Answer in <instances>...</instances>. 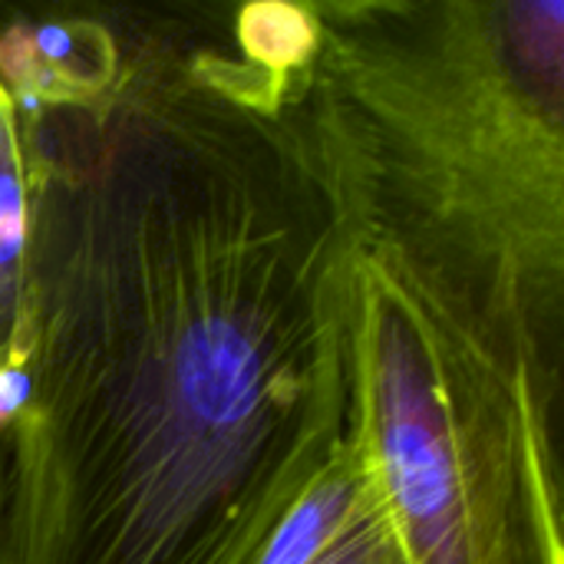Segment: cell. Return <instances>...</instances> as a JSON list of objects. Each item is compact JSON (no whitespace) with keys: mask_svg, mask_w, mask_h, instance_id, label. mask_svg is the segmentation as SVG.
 Here are the masks:
<instances>
[{"mask_svg":"<svg viewBox=\"0 0 564 564\" xmlns=\"http://www.w3.org/2000/svg\"><path fill=\"white\" fill-rule=\"evenodd\" d=\"M350 433L410 564H564V393L350 248Z\"/></svg>","mask_w":564,"mask_h":564,"instance_id":"obj_3","label":"cell"},{"mask_svg":"<svg viewBox=\"0 0 564 564\" xmlns=\"http://www.w3.org/2000/svg\"><path fill=\"white\" fill-rule=\"evenodd\" d=\"M36 169V109L13 86L0 53V377L17 330L20 271Z\"/></svg>","mask_w":564,"mask_h":564,"instance_id":"obj_4","label":"cell"},{"mask_svg":"<svg viewBox=\"0 0 564 564\" xmlns=\"http://www.w3.org/2000/svg\"><path fill=\"white\" fill-rule=\"evenodd\" d=\"M311 564H410L387 512L380 509L373 486L367 489L357 512L347 519V525L337 532V539Z\"/></svg>","mask_w":564,"mask_h":564,"instance_id":"obj_5","label":"cell"},{"mask_svg":"<svg viewBox=\"0 0 564 564\" xmlns=\"http://www.w3.org/2000/svg\"><path fill=\"white\" fill-rule=\"evenodd\" d=\"M288 112L347 241L564 390V0H311Z\"/></svg>","mask_w":564,"mask_h":564,"instance_id":"obj_2","label":"cell"},{"mask_svg":"<svg viewBox=\"0 0 564 564\" xmlns=\"http://www.w3.org/2000/svg\"><path fill=\"white\" fill-rule=\"evenodd\" d=\"M3 406H7V390L0 383V420H3ZM0 522H3V436H0Z\"/></svg>","mask_w":564,"mask_h":564,"instance_id":"obj_6","label":"cell"},{"mask_svg":"<svg viewBox=\"0 0 564 564\" xmlns=\"http://www.w3.org/2000/svg\"><path fill=\"white\" fill-rule=\"evenodd\" d=\"M112 17L30 99L0 564H254L350 440V241L235 7Z\"/></svg>","mask_w":564,"mask_h":564,"instance_id":"obj_1","label":"cell"}]
</instances>
